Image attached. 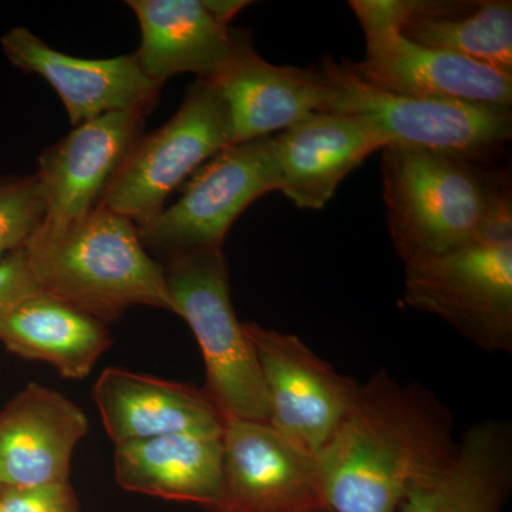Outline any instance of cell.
<instances>
[{
	"instance_id": "6da1fadb",
	"label": "cell",
	"mask_w": 512,
	"mask_h": 512,
	"mask_svg": "<svg viewBox=\"0 0 512 512\" xmlns=\"http://www.w3.org/2000/svg\"><path fill=\"white\" fill-rule=\"evenodd\" d=\"M456 444L453 416L433 393L379 370L316 456L326 511L399 512L407 490Z\"/></svg>"
},
{
	"instance_id": "7a4b0ae2",
	"label": "cell",
	"mask_w": 512,
	"mask_h": 512,
	"mask_svg": "<svg viewBox=\"0 0 512 512\" xmlns=\"http://www.w3.org/2000/svg\"><path fill=\"white\" fill-rule=\"evenodd\" d=\"M40 291L104 325L131 306L173 312L164 266L151 258L136 222L99 207L79 224L23 247Z\"/></svg>"
},
{
	"instance_id": "3957f363",
	"label": "cell",
	"mask_w": 512,
	"mask_h": 512,
	"mask_svg": "<svg viewBox=\"0 0 512 512\" xmlns=\"http://www.w3.org/2000/svg\"><path fill=\"white\" fill-rule=\"evenodd\" d=\"M404 301L443 319L484 352H512L510 187L495 184L477 237L447 254L404 265Z\"/></svg>"
},
{
	"instance_id": "277c9868",
	"label": "cell",
	"mask_w": 512,
	"mask_h": 512,
	"mask_svg": "<svg viewBox=\"0 0 512 512\" xmlns=\"http://www.w3.org/2000/svg\"><path fill=\"white\" fill-rule=\"evenodd\" d=\"M387 227L404 265L447 254L477 237L495 184L463 160L416 148L382 150Z\"/></svg>"
},
{
	"instance_id": "5b68a950",
	"label": "cell",
	"mask_w": 512,
	"mask_h": 512,
	"mask_svg": "<svg viewBox=\"0 0 512 512\" xmlns=\"http://www.w3.org/2000/svg\"><path fill=\"white\" fill-rule=\"evenodd\" d=\"M164 272L173 313L188 323L204 357L202 390L225 417L268 421L261 367L232 305L222 248L167 256Z\"/></svg>"
},
{
	"instance_id": "8992f818",
	"label": "cell",
	"mask_w": 512,
	"mask_h": 512,
	"mask_svg": "<svg viewBox=\"0 0 512 512\" xmlns=\"http://www.w3.org/2000/svg\"><path fill=\"white\" fill-rule=\"evenodd\" d=\"M320 73L332 92L325 113L373 121L389 140V147L474 161L511 138V110L389 93L367 83L350 62L326 59Z\"/></svg>"
},
{
	"instance_id": "52a82bcc",
	"label": "cell",
	"mask_w": 512,
	"mask_h": 512,
	"mask_svg": "<svg viewBox=\"0 0 512 512\" xmlns=\"http://www.w3.org/2000/svg\"><path fill=\"white\" fill-rule=\"evenodd\" d=\"M229 146L227 104L217 84L197 79L177 113L163 127L138 138L100 207L137 225L153 220L177 188Z\"/></svg>"
},
{
	"instance_id": "ba28073f",
	"label": "cell",
	"mask_w": 512,
	"mask_h": 512,
	"mask_svg": "<svg viewBox=\"0 0 512 512\" xmlns=\"http://www.w3.org/2000/svg\"><path fill=\"white\" fill-rule=\"evenodd\" d=\"M278 190L274 136L234 144L201 165L173 205L137 225L138 234L144 247L167 256L222 248L239 215Z\"/></svg>"
},
{
	"instance_id": "9c48e42d",
	"label": "cell",
	"mask_w": 512,
	"mask_h": 512,
	"mask_svg": "<svg viewBox=\"0 0 512 512\" xmlns=\"http://www.w3.org/2000/svg\"><path fill=\"white\" fill-rule=\"evenodd\" d=\"M349 5L366 36L365 59L353 66L367 83L402 96L511 110V73L407 39L397 26L399 0Z\"/></svg>"
},
{
	"instance_id": "30bf717a",
	"label": "cell",
	"mask_w": 512,
	"mask_h": 512,
	"mask_svg": "<svg viewBox=\"0 0 512 512\" xmlns=\"http://www.w3.org/2000/svg\"><path fill=\"white\" fill-rule=\"evenodd\" d=\"M268 397V423L318 456L355 400L359 384L342 375L298 336L244 323Z\"/></svg>"
},
{
	"instance_id": "8fae6325",
	"label": "cell",
	"mask_w": 512,
	"mask_h": 512,
	"mask_svg": "<svg viewBox=\"0 0 512 512\" xmlns=\"http://www.w3.org/2000/svg\"><path fill=\"white\" fill-rule=\"evenodd\" d=\"M146 117L141 111L103 114L40 154L35 177L45 217L33 237L60 234L100 207L120 165L143 136Z\"/></svg>"
},
{
	"instance_id": "7c38bea8",
	"label": "cell",
	"mask_w": 512,
	"mask_h": 512,
	"mask_svg": "<svg viewBox=\"0 0 512 512\" xmlns=\"http://www.w3.org/2000/svg\"><path fill=\"white\" fill-rule=\"evenodd\" d=\"M224 494L215 512H323L318 460L268 421L225 417Z\"/></svg>"
},
{
	"instance_id": "4fadbf2b",
	"label": "cell",
	"mask_w": 512,
	"mask_h": 512,
	"mask_svg": "<svg viewBox=\"0 0 512 512\" xmlns=\"http://www.w3.org/2000/svg\"><path fill=\"white\" fill-rule=\"evenodd\" d=\"M0 43L13 66L39 74L56 90L74 127L116 111L148 114L160 99L163 83L144 72L136 53L80 59L52 49L26 28L10 29Z\"/></svg>"
},
{
	"instance_id": "5bb4252c",
	"label": "cell",
	"mask_w": 512,
	"mask_h": 512,
	"mask_svg": "<svg viewBox=\"0 0 512 512\" xmlns=\"http://www.w3.org/2000/svg\"><path fill=\"white\" fill-rule=\"evenodd\" d=\"M373 121L313 113L274 136L279 190L303 210H322L367 157L389 147Z\"/></svg>"
},
{
	"instance_id": "9a60e30c",
	"label": "cell",
	"mask_w": 512,
	"mask_h": 512,
	"mask_svg": "<svg viewBox=\"0 0 512 512\" xmlns=\"http://www.w3.org/2000/svg\"><path fill=\"white\" fill-rule=\"evenodd\" d=\"M89 420L64 394L30 383L0 410V485L70 483L77 444Z\"/></svg>"
},
{
	"instance_id": "2e32d148",
	"label": "cell",
	"mask_w": 512,
	"mask_h": 512,
	"mask_svg": "<svg viewBox=\"0 0 512 512\" xmlns=\"http://www.w3.org/2000/svg\"><path fill=\"white\" fill-rule=\"evenodd\" d=\"M212 83L227 104L232 146L281 133L313 113H325L332 96L322 73L262 59L249 32Z\"/></svg>"
},
{
	"instance_id": "e0dca14e",
	"label": "cell",
	"mask_w": 512,
	"mask_h": 512,
	"mask_svg": "<svg viewBox=\"0 0 512 512\" xmlns=\"http://www.w3.org/2000/svg\"><path fill=\"white\" fill-rule=\"evenodd\" d=\"M92 397L114 444L171 434L222 436L225 416L207 393L188 384L107 367Z\"/></svg>"
},
{
	"instance_id": "ac0fdd59",
	"label": "cell",
	"mask_w": 512,
	"mask_h": 512,
	"mask_svg": "<svg viewBox=\"0 0 512 512\" xmlns=\"http://www.w3.org/2000/svg\"><path fill=\"white\" fill-rule=\"evenodd\" d=\"M127 5L141 30L138 62L163 84L183 73L215 82L248 35L212 16L204 0H130Z\"/></svg>"
},
{
	"instance_id": "d6986e66",
	"label": "cell",
	"mask_w": 512,
	"mask_h": 512,
	"mask_svg": "<svg viewBox=\"0 0 512 512\" xmlns=\"http://www.w3.org/2000/svg\"><path fill=\"white\" fill-rule=\"evenodd\" d=\"M511 483V424L480 421L464 431L443 466L407 490L399 512H501Z\"/></svg>"
},
{
	"instance_id": "ffe728a7",
	"label": "cell",
	"mask_w": 512,
	"mask_h": 512,
	"mask_svg": "<svg viewBox=\"0 0 512 512\" xmlns=\"http://www.w3.org/2000/svg\"><path fill=\"white\" fill-rule=\"evenodd\" d=\"M222 436L171 434L114 448V477L124 490L220 510Z\"/></svg>"
},
{
	"instance_id": "44dd1931",
	"label": "cell",
	"mask_w": 512,
	"mask_h": 512,
	"mask_svg": "<svg viewBox=\"0 0 512 512\" xmlns=\"http://www.w3.org/2000/svg\"><path fill=\"white\" fill-rule=\"evenodd\" d=\"M0 342L13 355L49 363L66 379H84L113 339L99 319L37 291L0 322Z\"/></svg>"
},
{
	"instance_id": "7402d4cb",
	"label": "cell",
	"mask_w": 512,
	"mask_h": 512,
	"mask_svg": "<svg viewBox=\"0 0 512 512\" xmlns=\"http://www.w3.org/2000/svg\"><path fill=\"white\" fill-rule=\"evenodd\" d=\"M397 26L420 45L512 74L510 0H399Z\"/></svg>"
},
{
	"instance_id": "603a6c76",
	"label": "cell",
	"mask_w": 512,
	"mask_h": 512,
	"mask_svg": "<svg viewBox=\"0 0 512 512\" xmlns=\"http://www.w3.org/2000/svg\"><path fill=\"white\" fill-rule=\"evenodd\" d=\"M45 217L35 175L0 177V259L25 247Z\"/></svg>"
},
{
	"instance_id": "cb8c5ba5",
	"label": "cell",
	"mask_w": 512,
	"mask_h": 512,
	"mask_svg": "<svg viewBox=\"0 0 512 512\" xmlns=\"http://www.w3.org/2000/svg\"><path fill=\"white\" fill-rule=\"evenodd\" d=\"M0 512H79V504L70 483L29 488L0 485Z\"/></svg>"
},
{
	"instance_id": "d4e9b609",
	"label": "cell",
	"mask_w": 512,
	"mask_h": 512,
	"mask_svg": "<svg viewBox=\"0 0 512 512\" xmlns=\"http://www.w3.org/2000/svg\"><path fill=\"white\" fill-rule=\"evenodd\" d=\"M40 291L26 261L23 248L0 259V322L23 299Z\"/></svg>"
},
{
	"instance_id": "484cf974",
	"label": "cell",
	"mask_w": 512,
	"mask_h": 512,
	"mask_svg": "<svg viewBox=\"0 0 512 512\" xmlns=\"http://www.w3.org/2000/svg\"><path fill=\"white\" fill-rule=\"evenodd\" d=\"M204 5L210 10L212 16L221 20L225 25H229L242 9L247 8L249 2H244V0H204Z\"/></svg>"
},
{
	"instance_id": "4316f807",
	"label": "cell",
	"mask_w": 512,
	"mask_h": 512,
	"mask_svg": "<svg viewBox=\"0 0 512 512\" xmlns=\"http://www.w3.org/2000/svg\"><path fill=\"white\" fill-rule=\"evenodd\" d=\"M323 512H326V511H323Z\"/></svg>"
}]
</instances>
